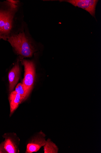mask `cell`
<instances>
[{
    "instance_id": "7c38bea8",
    "label": "cell",
    "mask_w": 101,
    "mask_h": 153,
    "mask_svg": "<svg viewBox=\"0 0 101 153\" xmlns=\"http://www.w3.org/2000/svg\"><path fill=\"white\" fill-rule=\"evenodd\" d=\"M0 153H7L4 147V141L0 144Z\"/></svg>"
},
{
    "instance_id": "8fae6325",
    "label": "cell",
    "mask_w": 101,
    "mask_h": 153,
    "mask_svg": "<svg viewBox=\"0 0 101 153\" xmlns=\"http://www.w3.org/2000/svg\"><path fill=\"white\" fill-rule=\"evenodd\" d=\"M10 13L9 12H6L5 14L0 20V32H1Z\"/></svg>"
},
{
    "instance_id": "52a82bcc",
    "label": "cell",
    "mask_w": 101,
    "mask_h": 153,
    "mask_svg": "<svg viewBox=\"0 0 101 153\" xmlns=\"http://www.w3.org/2000/svg\"><path fill=\"white\" fill-rule=\"evenodd\" d=\"M10 113L11 117L17 108L20 104L23 102L21 96L15 91L10 93L9 96Z\"/></svg>"
},
{
    "instance_id": "8992f818",
    "label": "cell",
    "mask_w": 101,
    "mask_h": 153,
    "mask_svg": "<svg viewBox=\"0 0 101 153\" xmlns=\"http://www.w3.org/2000/svg\"><path fill=\"white\" fill-rule=\"evenodd\" d=\"M20 75V69L18 63L14 66L8 74L9 83V91L10 93L13 90L18 83Z\"/></svg>"
},
{
    "instance_id": "ba28073f",
    "label": "cell",
    "mask_w": 101,
    "mask_h": 153,
    "mask_svg": "<svg viewBox=\"0 0 101 153\" xmlns=\"http://www.w3.org/2000/svg\"><path fill=\"white\" fill-rule=\"evenodd\" d=\"M44 150L45 153H58L59 149L50 139L49 138L44 146Z\"/></svg>"
},
{
    "instance_id": "6da1fadb",
    "label": "cell",
    "mask_w": 101,
    "mask_h": 153,
    "mask_svg": "<svg viewBox=\"0 0 101 153\" xmlns=\"http://www.w3.org/2000/svg\"><path fill=\"white\" fill-rule=\"evenodd\" d=\"M8 41L17 52L23 57H31L35 52V48L24 33L12 36Z\"/></svg>"
},
{
    "instance_id": "9c48e42d",
    "label": "cell",
    "mask_w": 101,
    "mask_h": 153,
    "mask_svg": "<svg viewBox=\"0 0 101 153\" xmlns=\"http://www.w3.org/2000/svg\"><path fill=\"white\" fill-rule=\"evenodd\" d=\"M15 91L21 96L23 102L26 100L28 97L22 83H19L17 85Z\"/></svg>"
},
{
    "instance_id": "7a4b0ae2",
    "label": "cell",
    "mask_w": 101,
    "mask_h": 153,
    "mask_svg": "<svg viewBox=\"0 0 101 153\" xmlns=\"http://www.w3.org/2000/svg\"><path fill=\"white\" fill-rule=\"evenodd\" d=\"M22 63L25 71L22 83L29 96L33 89L35 80V65L33 62L30 61L24 60Z\"/></svg>"
},
{
    "instance_id": "5b68a950",
    "label": "cell",
    "mask_w": 101,
    "mask_h": 153,
    "mask_svg": "<svg viewBox=\"0 0 101 153\" xmlns=\"http://www.w3.org/2000/svg\"><path fill=\"white\" fill-rule=\"evenodd\" d=\"M45 136V134L41 131L32 137L27 145L25 153H32L38 151L46 143Z\"/></svg>"
},
{
    "instance_id": "5bb4252c",
    "label": "cell",
    "mask_w": 101,
    "mask_h": 153,
    "mask_svg": "<svg viewBox=\"0 0 101 153\" xmlns=\"http://www.w3.org/2000/svg\"><path fill=\"white\" fill-rule=\"evenodd\" d=\"M0 33H1V32H0ZM1 35H0V39H1Z\"/></svg>"
},
{
    "instance_id": "4fadbf2b",
    "label": "cell",
    "mask_w": 101,
    "mask_h": 153,
    "mask_svg": "<svg viewBox=\"0 0 101 153\" xmlns=\"http://www.w3.org/2000/svg\"><path fill=\"white\" fill-rule=\"evenodd\" d=\"M6 12L0 10V20H1L2 18L5 14Z\"/></svg>"
},
{
    "instance_id": "30bf717a",
    "label": "cell",
    "mask_w": 101,
    "mask_h": 153,
    "mask_svg": "<svg viewBox=\"0 0 101 153\" xmlns=\"http://www.w3.org/2000/svg\"><path fill=\"white\" fill-rule=\"evenodd\" d=\"M12 16L10 13L1 31V32L4 33H9L12 28Z\"/></svg>"
},
{
    "instance_id": "277c9868",
    "label": "cell",
    "mask_w": 101,
    "mask_h": 153,
    "mask_svg": "<svg viewBox=\"0 0 101 153\" xmlns=\"http://www.w3.org/2000/svg\"><path fill=\"white\" fill-rule=\"evenodd\" d=\"M70 4L76 7L82 8L89 12L90 15L95 17L96 7L98 1L97 0H66L60 1Z\"/></svg>"
},
{
    "instance_id": "3957f363",
    "label": "cell",
    "mask_w": 101,
    "mask_h": 153,
    "mask_svg": "<svg viewBox=\"0 0 101 153\" xmlns=\"http://www.w3.org/2000/svg\"><path fill=\"white\" fill-rule=\"evenodd\" d=\"M3 137L5 139L4 147L7 153H18L20 140L17 134L14 133L4 134Z\"/></svg>"
}]
</instances>
